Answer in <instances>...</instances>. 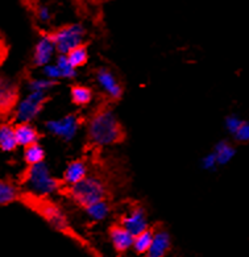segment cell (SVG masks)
Here are the masks:
<instances>
[{
    "mask_svg": "<svg viewBox=\"0 0 249 257\" xmlns=\"http://www.w3.org/2000/svg\"><path fill=\"white\" fill-rule=\"evenodd\" d=\"M87 140L98 148L112 147L126 138L119 117L109 107L96 109L87 121Z\"/></svg>",
    "mask_w": 249,
    "mask_h": 257,
    "instance_id": "6da1fadb",
    "label": "cell"
},
{
    "mask_svg": "<svg viewBox=\"0 0 249 257\" xmlns=\"http://www.w3.org/2000/svg\"><path fill=\"white\" fill-rule=\"evenodd\" d=\"M25 203L28 204L29 207H32L36 212H39L40 216L44 218L48 224L52 227L57 232L63 233L67 237L73 239L74 241H77L81 245L88 246V244L84 243V240L81 239V236L75 232V229L71 227L70 220L67 218L66 212L63 211L62 208L57 203L52 202L49 198H42L32 195L28 198H24Z\"/></svg>",
    "mask_w": 249,
    "mask_h": 257,
    "instance_id": "7a4b0ae2",
    "label": "cell"
},
{
    "mask_svg": "<svg viewBox=\"0 0 249 257\" xmlns=\"http://www.w3.org/2000/svg\"><path fill=\"white\" fill-rule=\"evenodd\" d=\"M24 185L28 187L29 194L42 198L52 197L63 189L61 178L53 176L49 165L45 161L28 166L25 173Z\"/></svg>",
    "mask_w": 249,
    "mask_h": 257,
    "instance_id": "3957f363",
    "label": "cell"
},
{
    "mask_svg": "<svg viewBox=\"0 0 249 257\" xmlns=\"http://www.w3.org/2000/svg\"><path fill=\"white\" fill-rule=\"evenodd\" d=\"M65 193L74 204H77L78 207L84 208L94 202L105 199L107 187L100 178L88 174L86 178L73 186L65 187Z\"/></svg>",
    "mask_w": 249,
    "mask_h": 257,
    "instance_id": "277c9868",
    "label": "cell"
},
{
    "mask_svg": "<svg viewBox=\"0 0 249 257\" xmlns=\"http://www.w3.org/2000/svg\"><path fill=\"white\" fill-rule=\"evenodd\" d=\"M50 36L56 45L57 53L67 54L74 48L84 44L87 37V29L82 23H70L50 32Z\"/></svg>",
    "mask_w": 249,
    "mask_h": 257,
    "instance_id": "5b68a950",
    "label": "cell"
},
{
    "mask_svg": "<svg viewBox=\"0 0 249 257\" xmlns=\"http://www.w3.org/2000/svg\"><path fill=\"white\" fill-rule=\"evenodd\" d=\"M48 100H49V94L28 91L24 98L19 99L18 104L12 112L15 121L16 123H21V121L33 123L41 115Z\"/></svg>",
    "mask_w": 249,
    "mask_h": 257,
    "instance_id": "8992f818",
    "label": "cell"
},
{
    "mask_svg": "<svg viewBox=\"0 0 249 257\" xmlns=\"http://www.w3.org/2000/svg\"><path fill=\"white\" fill-rule=\"evenodd\" d=\"M81 125V117L78 116L77 113H66L56 119L46 120L44 128L53 138L65 141V143H70L78 136Z\"/></svg>",
    "mask_w": 249,
    "mask_h": 257,
    "instance_id": "52a82bcc",
    "label": "cell"
},
{
    "mask_svg": "<svg viewBox=\"0 0 249 257\" xmlns=\"http://www.w3.org/2000/svg\"><path fill=\"white\" fill-rule=\"evenodd\" d=\"M95 81H96L98 86L100 87V90L111 100H120V99L123 98V86L119 82L117 77L109 69L104 66L99 67L98 70L95 71Z\"/></svg>",
    "mask_w": 249,
    "mask_h": 257,
    "instance_id": "ba28073f",
    "label": "cell"
},
{
    "mask_svg": "<svg viewBox=\"0 0 249 257\" xmlns=\"http://www.w3.org/2000/svg\"><path fill=\"white\" fill-rule=\"evenodd\" d=\"M57 54L58 53H57L56 45H54V41H53L50 33H44V35L40 36L35 45L33 56H32V64H33V66L41 69L45 65L53 62Z\"/></svg>",
    "mask_w": 249,
    "mask_h": 257,
    "instance_id": "9c48e42d",
    "label": "cell"
},
{
    "mask_svg": "<svg viewBox=\"0 0 249 257\" xmlns=\"http://www.w3.org/2000/svg\"><path fill=\"white\" fill-rule=\"evenodd\" d=\"M20 99L18 85L12 79L0 74V115L7 116L14 112Z\"/></svg>",
    "mask_w": 249,
    "mask_h": 257,
    "instance_id": "30bf717a",
    "label": "cell"
},
{
    "mask_svg": "<svg viewBox=\"0 0 249 257\" xmlns=\"http://www.w3.org/2000/svg\"><path fill=\"white\" fill-rule=\"evenodd\" d=\"M120 224L128 229L134 236L149 228V219H148L145 208L141 206H134L121 216Z\"/></svg>",
    "mask_w": 249,
    "mask_h": 257,
    "instance_id": "8fae6325",
    "label": "cell"
},
{
    "mask_svg": "<svg viewBox=\"0 0 249 257\" xmlns=\"http://www.w3.org/2000/svg\"><path fill=\"white\" fill-rule=\"evenodd\" d=\"M134 237L135 236L128 229L124 228L120 223L111 225L108 229V239L111 241V245L116 253L119 254H124L132 249Z\"/></svg>",
    "mask_w": 249,
    "mask_h": 257,
    "instance_id": "7c38bea8",
    "label": "cell"
},
{
    "mask_svg": "<svg viewBox=\"0 0 249 257\" xmlns=\"http://www.w3.org/2000/svg\"><path fill=\"white\" fill-rule=\"evenodd\" d=\"M88 176V166L87 162L84 161L83 159H75L71 160L66 165V168L63 169L62 177L61 181L63 183V187L73 186L79 181Z\"/></svg>",
    "mask_w": 249,
    "mask_h": 257,
    "instance_id": "4fadbf2b",
    "label": "cell"
},
{
    "mask_svg": "<svg viewBox=\"0 0 249 257\" xmlns=\"http://www.w3.org/2000/svg\"><path fill=\"white\" fill-rule=\"evenodd\" d=\"M172 249V236L166 229H155L152 245L148 250V257H164Z\"/></svg>",
    "mask_w": 249,
    "mask_h": 257,
    "instance_id": "5bb4252c",
    "label": "cell"
},
{
    "mask_svg": "<svg viewBox=\"0 0 249 257\" xmlns=\"http://www.w3.org/2000/svg\"><path fill=\"white\" fill-rule=\"evenodd\" d=\"M15 135H16L19 147H23V148L39 143L41 139L40 131L37 130L36 125H33V123H29V121H21V123L15 124Z\"/></svg>",
    "mask_w": 249,
    "mask_h": 257,
    "instance_id": "9a60e30c",
    "label": "cell"
},
{
    "mask_svg": "<svg viewBox=\"0 0 249 257\" xmlns=\"http://www.w3.org/2000/svg\"><path fill=\"white\" fill-rule=\"evenodd\" d=\"M82 210L84 211L88 220L94 223H102L107 220L111 215V204L105 198V199H100V201L88 204Z\"/></svg>",
    "mask_w": 249,
    "mask_h": 257,
    "instance_id": "2e32d148",
    "label": "cell"
},
{
    "mask_svg": "<svg viewBox=\"0 0 249 257\" xmlns=\"http://www.w3.org/2000/svg\"><path fill=\"white\" fill-rule=\"evenodd\" d=\"M19 148L16 135H15V125L11 123L0 124V151L11 153Z\"/></svg>",
    "mask_w": 249,
    "mask_h": 257,
    "instance_id": "e0dca14e",
    "label": "cell"
},
{
    "mask_svg": "<svg viewBox=\"0 0 249 257\" xmlns=\"http://www.w3.org/2000/svg\"><path fill=\"white\" fill-rule=\"evenodd\" d=\"M71 103L77 107H86L92 102L94 91L91 87L84 85H73L70 87Z\"/></svg>",
    "mask_w": 249,
    "mask_h": 257,
    "instance_id": "ac0fdd59",
    "label": "cell"
},
{
    "mask_svg": "<svg viewBox=\"0 0 249 257\" xmlns=\"http://www.w3.org/2000/svg\"><path fill=\"white\" fill-rule=\"evenodd\" d=\"M215 157H216V161H218V165L219 166H224L227 164L232 161V160L235 159L236 156V148L231 143L225 140H221L218 141L216 144H215L214 149Z\"/></svg>",
    "mask_w": 249,
    "mask_h": 257,
    "instance_id": "d6986e66",
    "label": "cell"
},
{
    "mask_svg": "<svg viewBox=\"0 0 249 257\" xmlns=\"http://www.w3.org/2000/svg\"><path fill=\"white\" fill-rule=\"evenodd\" d=\"M21 199L19 187L10 181L0 180V206H8Z\"/></svg>",
    "mask_w": 249,
    "mask_h": 257,
    "instance_id": "ffe728a7",
    "label": "cell"
},
{
    "mask_svg": "<svg viewBox=\"0 0 249 257\" xmlns=\"http://www.w3.org/2000/svg\"><path fill=\"white\" fill-rule=\"evenodd\" d=\"M153 233L155 229L147 228L143 232L137 233L134 237V245H132V250L137 254H148V250L152 245V240H153Z\"/></svg>",
    "mask_w": 249,
    "mask_h": 257,
    "instance_id": "44dd1931",
    "label": "cell"
},
{
    "mask_svg": "<svg viewBox=\"0 0 249 257\" xmlns=\"http://www.w3.org/2000/svg\"><path fill=\"white\" fill-rule=\"evenodd\" d=\"M23 157H24L25 164H27L28 166L40 164V162L45 161V157H46L45 148L40 144V141L39 143H35V144H31L24 148Z\"/></svg>",
    "mask_w": 249,
    "mask_h": 257,
    "instance_id": "7402d4cb",
    "label": "cell"
},
{
    "mask_svg": "<svg viewBox=\"0 0 249 257\" xmlns=\"http://www.w3.org/2000/svg\"><path fill=\"white\" fill-rule=\"evenodd\" d=\"M54 62L58 66V70L61 73L62 81H73L74 78H77L78 69L74 67L66 54H57L54 58Z\"/></svg>",
    "mask_w": 249,
    "mask_h": 257,
    "instance_id": "603a6c76",
    "label": "cell"
},
{
    "mask_svg": "<svg viewBox=\"0 0 249 257\" xmlns=\"http://www.w3.org/2000/svg\"><path fill=\"white\" fill-rule=\"evenodd\" d=\"M66 56L69 58V61L73 64V66L77 67V69H81V67L86 66L88 62V58H90L88 48L86 44H82V45L74 48Z\"/></svg>",
    "mask_w": 249,
    "mask_h": 257,
    "instance_id": "cb8c5ba5",
    "label": "cell"
},
{
    "mask_svg": "<svg viewBox=\"0 0 249 257\" xmlns=\"http://www.w3.org/2000/svg\"><path fill=\"white\" fill-rule=\"evenodd\" d=\"M58 85L57 82L52 81V79H48L44 75L37 78H31L27 83V88L28 91H36V92H45V94H49L53 88Z\"/></svg>",
    "mask_w": 249,
    "mask_h": 257,
    "instance_id": "d4e9b609",
    "label": "cell"
},
{
    "mask_svg": "<svg viewBox=\"0 0 249 257\" xmlns=\"http://www.w3.org/2000/svg\"><path fill=\"white\" fill-rule=\"evenodd\" d=\"M35 15H36V19H37L39 23H41V24H49L53 19L52 8H50L48 4H44V3H40L39 6L36 7Z\"/></svg>",
    "mask_w": 249,
    "mask_h": 257,
    "instance_id": "484cf974",
    "label": "cell"
},
{
    "mask_svg": "<svg viewBox=\"0 0 249 257\" xmlns=\"http://www.w3.org/2000/svg\"><path fill=\"white\" fill-rule=\"evenodd\" d=\"M41 75H44L48 79H52V81L57 82V83L62 81V77H61V73L58 70V66H57L54 61L50 62V64L45 65L44 67H41Z\"/></svg>",
    "mask_w": 249,
    "mask_h": 257,
    "instance_id": "4316f807",
    "label": "cell"
},
{
    "mask_svg": "<svg viewBox=\"0 0 249 257\" xmlns=\"http://www.w3.org/2000/svg\"><path fill=\"white\" fill-rule=\"evenodd\" d=\"M242 123V119L240 116H237V115H228V116L225 117L224 119V127H225V131L228 132L229 135H233L236 132V131L239 130V127L241 125Z\"/></svg>",
    "mask_w": 249,
    "mask_h": 257,
    "instance_id": "83f0119b",
    "label": "cell"
},
{
    "mask_svg": "<svg viewBox=\"0 0 249 257\" xmlns=\"http://www.w3.org/2000/svg\"><path fill=\"white\" fill-rule=\"evenodd\" d=\"M218 161H216V157H215L214 152H210L207 155H204L202 159H200V168L206 172H212L218 168Z\"/></svg>",
    "mask_w": 249,
    "mask_h": 257,
    "instance_id": "f1b7e54d",
    "label": "cell"
},
{
    "mask_svg": "<svg viewBox=\"0 0 249 257\" xmlns=\"http://www.w3.org/2000/svg\"><path fill=\"white\" fill-rule=\"evenodd\" d=\"M233 139L239 143H249V121L242 120L241 125L239 127V130L236 131L235 134L232 135Z\"/></svg>",
    "mask_w": 249,
    "mask_h": 257,
    "instance_id": "f546056e",
    "label": "cell"
},
{
    "mask_svg": "<svg viewBox=\"0 0 249 257\" xmlns=\"http://www.w3.org/2000/svg\"><path fill=\"white\" fill-rule=\"evenodd\" d=\"M83 2H91V0H83Z\"/></svg>",
    "mask_w": 249,
    "mask_h": 257,
    "instance_id": "4dcf8cb0",
    "label": "cell"
},
{
    "mask_svg": "<svg viewBox=\"0 0 249 257\" xmlns=\"http://www.w3.org/2000/svg\"><path fill=\"white\" fill-rule=\"evenodd\" d=\"M104 2H111V0H104Z\"/></svg>",
    "mask_w": 249,
    "mask_h": 257,
    "instance_id": "1f68e13d",
    "label": "cell"
}]
</instances>
